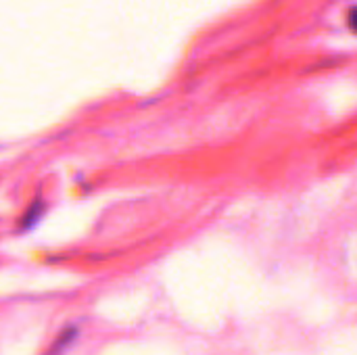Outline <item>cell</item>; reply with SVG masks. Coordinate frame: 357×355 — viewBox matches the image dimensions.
<instances>
[{
  "label": "cell",
  "instance_id": "6da1fadb",
  "mask_svg": "<svg viewBox=\"0 0 357 355\" xmlns=\"http://www.w3.org/2000/svg\"><path fill=\"white\" fill-rule=\"evenodd\" d=\"M77 326H67V328H63L61 331V335L54 339V343L48 347V352H46V355H63L71 345H73V341L77 339Z\"/></svg>",
  "mask_w": 357,
  "mask_h": 355
},
{
  "label": "cell",
  "instance_id": "7a4b0ae2",
  "mask_svg": "<svg viewBox=\"0 0 357 355\" xmlns=\"http://www.w3.org/2000/svg\"><path fill=\"white\" fill-rule=\"evenodd\" d=\"M40 216H42V201L38 203H33L25 213H23V218H21V226H23V230H29V228H33L36 226V222L40 220Z\"/></svg>",
  "mask_w": 357,
  "mask_h": 355
}]
</instances>
